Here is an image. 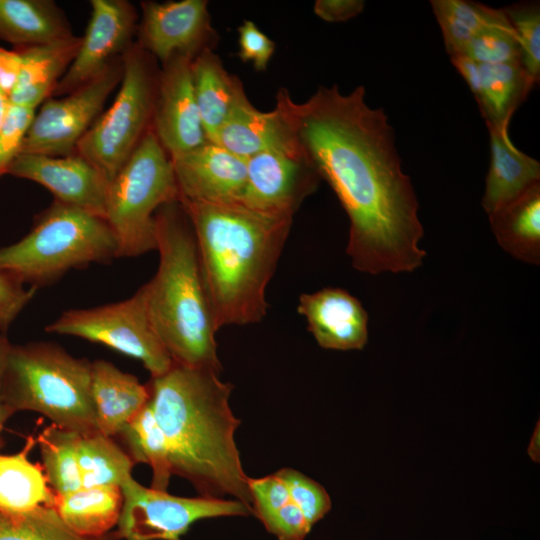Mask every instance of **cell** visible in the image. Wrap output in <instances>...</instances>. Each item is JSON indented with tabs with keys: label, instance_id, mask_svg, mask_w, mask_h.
I'll use <instances>...</instances> for the list:
<instances>
[{
	"label": "cell",
	"instance_id": "1",
	"mask_svg": "<svg viewBox=\"0 0 540 540\" xmlns=\"http://www.w3.org/2000/svg\"><path fill=\"white\" fill-rule=\"evenodd\" d=\"M365 94L363 86L348 94L337 85L321 86L299 103L280 89L276 107L349 218L346 253L352 266L371 275L413 272L426 256L419 244V203L402 169L393 127Z\"/></svg>",
	"mask_w": 540,
	"mask_h": 540
},
{
	"label": "cell",
	"instance_id": "2",
	"mask_svg": "<svg viewBox=\"0 0 540 540\" xmlns=\"http://www.w3.org/2000/svg\"><path fill=\"white\" fill-rule=\"evenodd\" d=\"M218 372L173 363L152 377L149 403L169 450L172 474L200 496H231L252 510V499L234 434L240 424L230 408L232 385Z\"/></svg>",
	"mask_w": 540,
	"mask_h": 540
},
{
	"label": "cell",
	"instance_id": "3",
	"mask_svg": "<svg viewBox=\"0 0 540 540\" xmlns=\"http://www.w3.org/2000/svg\"><path fill=\"white\" fill-rule=\"evenodd\" d=\"M196 240L217 330L260 322L266 288L293 218L259 213L240 204L179 199Z\"/></svg>",
	"mask_w": 540,
	"mask_h": 540
},
{
	"label": "cell",
	"instance_id": "4",
	"mask_svg": "<svg viewBox=\"0 0 540 540\" xmlns=\"http://www.w3.org/2000/svg\"><path fill=\"white\" fill-rule=\"evenodd\" d=\"M159 265L142 285L152 325L173 363L220 373L218 331L191 223L179 201L155 216Z\"/></svg>",
	"mask_w": 540,
	"mask_h": 540
},
{
	"label": "cell",
	"instance_id": "5",
	"mask_svg": "<svg viewBox=\"0 0 540 540\" xmlns=\"http://www.w3.org/2000/svg\"><path fill=\"white\" fill-rule=\"evenodd\" d=\"M10 416L34 411L79 434L97 430L91 397V362L48 341L10 345L1 377Z\"/></svg>",
	"mask_w": 540,
	"mask_h": 540
},
{
	"label": "cell",
	"instance_id": "6",
	"mask_svg": "<svg viewBox=\"0 0 540 540\" xmlns=\"http://www.w3.org/2000/svg\"><path fill=\"white\" fill-rule=\"evenodd\" d=\"M115 258L117 240L103 217L53 200L22 239L0 247V273L38 289Z\"/></svg>",
	"mask_w": 540,
	"mask_h": 540
},
{
	"label": "cell",
	"instance_id": "7",
	"mask_svg": "<svg viewBox=\"0 0 540 540\" xmlns=\"http://www.w3.org/2000/svg\"><path fill=\"white\" fill-rule=\"evenodd\" d=\"M178 200L171 159L151 126L108 185L105 220L117 240L118 258L156 250L154 216Z\"/></svg>",
	"mask_w": 540,
	"mask_h": 540
},
{
	"label": "cell",
	"instance_id": "8",
	"mask_svg": "<svg viewBox=\"0 0 540 540\" xmlns=\"http://www.w3.org/2000/svg\"><path fill=\"white\" fill-rule=\"evenodd\" d=\"M117 95L83 136L75 153L110 182L152 126L159 68L136 42L122 57Z\"/></svg>",
	"mask_w": 540,
	"mask_h": 540
},
{
	"label": "cell",
	"instance_id": "9",
	"mask_svg": "<svg viewBox=\"0 0 540 540\" xmlns=\"http://www.w3.org/2000/svg\"><path fill=\"white\" fill-rule=\"evenodd\" d=\"M45 331L105 345L141 361L151 377L166 373L173 365L150 320L142 286L122 301L68 309L47 324Z\"/></svg>",
	"mask_w": 540,
	"mask_h": 540
},
{
	"label": "cell",
	"instance_id": "10",
	"mask_svg": "<svg viewBox=\"0 0 540 540\" xmlns=\"http://www.w3.org/2000/svg\"><path fill=\"white\" fill-rule=\"evenodd\" d=\"M120 489L123 503L118 533L123 540H182L181 536L198 520L252 513L251 508L235 499L174 496L145 487L132 476Z\"/></svg>",
	"mask_w": 540,
	"mask_h": 540
},
{
	"label": "cell",
	"instance_id": "11",
	"mask_svg": "<svg viewBox=\"0 0 540 540\" xmlns=\"http://www.w3.org/2000/svg\"><path fill=\"white\" fill-rule=\"evenodd\" d=\"M122 74L120 59L71 93L47 99L35 113L20 153L74 154L80 140L103 112L108 96L120 84Z\"/></svg>",
	"mask_w": 540,
	"mask_h": 540
},
{
	"label": "cell",
	"instance_id": "12",
	"mask_svg": "<svg viewBox=\"0 0 540 540\" xmlns=\"http://www.w3.org/2000/svg\"><path fill=\"white\" fill-rule=\"evenodd\" d=\"M246 182L237 204L253 211L293 218L321 180L300 149H270L246 159Z\"/></svg>",
	"mask_w": 540,
	"mask_h": 540
},
{
	"label": "cell",
	"instance_id": "13",
	"mask_svg": "<svg viewBox=\"0 0 540 540\" xmlns=\"http://www.w3.org/2000/svg\"><path fill=\"white\" fill-rule=\"evenodd\" d=\"M138 21L135 6L127 0H91L78 53L52 97L71 93L122 59L135 43Z\"/></svg>",
	"mask_w": 540,
	"mask_h": 540
},
{
	"label": "cell",
	"instance_id": "14",
	"mask_svg": "<svg viewBox=\"0 0 540 540\" xmlns=\"http://www.w3.org/2000/svg\"><path fill=\"white\" fill-rule=\"evenodd\" d=\"M215 31L205 0L142 1L135 42L157 62L212 47Z\"/></svg>",
	"mask_w": 540,
	"mask_h": 540
},
{
	"label": "cell",
	"instance_id": "15",
	"mask_svg": "<svg viewBox=\"0 0 540 540\" xmlns=\"http://www.w3.org/2000/svg\"><path fill=\"white\" fill-rule=\"evenodd\" d=\"M193 58L176 55L159 70L152 128L170 159L208 141L193 89Z\"/></svg>",
	"mask_w": 540,
	"mask_h": 540
},
{
	"label": "cell",
	"instance_id": "16",
	"mask_svg": "<svg viewBox=\"0 0 540 540\" xmlns=\"http://www.w3.org/2000/svg\"><path fill=\"white\" fill-rule=\"evenodd\" d=\"M7 174L36 182L49 190L54 200L105 219L109 181L77 153L66 156L19 153Z\"/></svg>",
	"mask_w": 540,
	"mask_h": 540
},
{
	"label": "cell",
	"instance_id": "17",
	"mask_svg": "<svg viewBox=\"0 0 540 540\" xmlns=\"http://www.w3.org/2000/svg\"><path fill=\"white\" fill-rule=\"evenodd\" d=\"M171 162L179 199L218 204L239 202L247 175L245 159L207 141Z\"/></svg>",
	"mask_w": 540,
	"mask_h": 540
},
{
	"label": "cell",
	"instance_id": "18",
	"mask_svg": "<svg viewBox=\"0 0 540 540\" xmlns=\"http://www.w3.org/2000/svg\"><path fill=\"white\" fill-rule=\"evenodd\" d=\"M297 310L318 345L330 350H361L368 341V314L342 288L327 287L299 297Z\"/></svg>",
	"mask_w": 540,
	"mask_h": 540
},
{
	"label": "cell",
	"instance_id": "19",
	"mask_svg": "<svg viewBox=\"0 0 540 540\" xmlns=\"http://www.w3.org/2000/svg\"><path fill=\"white\" fill-rule=\"evenodd\" d=\"M450 59L473 93L486 125L509 126L537 84L520 62L479 63L464 56Z\"/></svg>",
	"mask_w": 540,
	"mask_h": 540
},
{
	"label": "cell",
	"instance_id": "20",
	"mask_svg": "<svg viewBox=\"0 0 540 540\" xmlns=\"http://www.w3.org/2000/svg\"><path fill=\"white\" fill-rule=\"evenodd\" d=\"M81 45V36L17 46L14 50L20 57V71L10 94L12 105L37 109L53 92L76 57Z\"/></svg>",
	"mask_w": 540,
	"mask_h": 540
},
{
	"label": "cell",
	"instance_id": "21",
	"mask_svg": "<svg viewBox=\"0 0 540 540\" xmlns=\"http://www.w3.org/2000/svg\"><path fill=\"white\" fill-rule=\"evenodd\" d=\"M212 142L245 160L265 150L299 149L279 109L260 111L247 97L233 108Z\"/></svg>",
	"mask_w": 540,
	"mask_h": 540
},
{
	"label": "cell",
	"instance_id": "22",
	"mask_svg": "<svg viewBox=\"0 0 540 540\" xmlns=\"http://www.w3.org/2000/svg\"><path fill=\"white\" fill-rule=\"evenodd\" d=\"M91 397L97 430L113 437L148 404L150 391L133 374L95 360L91 362Z\"/></svg>",
	"mask_w": 540,
	"mask_h": 540
},
{
	"label": "cell",
	"instance_id": "23",
	"mask_svg": "<svg viewBox=\"0 0 540 540\" xmlns=\"http://www.w3.org/2000/svg\"><path fill=\"white\" fill-rule=\"evenodd\" d=\"M486 126L490 139V165L481 205L489 215L540 182V163L513 144L509 126Z\"/></svg>",
	"mask_w": 540,
	"mask_h": 540
},
{
	"label": "cell",
	"instance_id": "24",
	"mask_svg": "<svg viewBox=\"0 0 540 540\" xmlns=\"http://www.w3.org/2000/svg\"><path fill=\"white\" fill-rule=\"evenodd\" d=\"M191 74L202 125L212 142L233 108L247 96L240 80L228 73L212 47L192 59Z\"/></svg>",
	"mask_w": 540,
	"mask_h": 540
},
{
	"label": "cell",
	"instance_id": "25",
	"mask_svg": "<svg viewBox=\"0 0 540 540\" xmlns=\"http://www.w3.org/2000/svg\"><path fill=\"white\" fill-rule=\"evenodd\" d=\"M499 246L518 261L540 264V182L488 215Z\"/></svg>",
	"mask_w": 540,
	"mask_h": 540
},
{
	"label": "cell",
	"instance_id": "26",
	"mask_svg": "<svg viewBox=\"0 0 540 540\" xmlns=\"http://www.w3.org/2000/svg\"><path fill=\"white\" fill-rule=\"evenodd\" d=\"M73 35L68 18L53 0H0V39L14 47Z\"/></svg>",
	"mask_w": 540,
	"mask_h": 540
},
{
	"label": "cell",
	"instance_id": "27",
	"mask_svg": "<svg viewBox=\"0 0 540 540\" xmlns=\"http://www.w3.org/2000/svg\"><path fill=\"white\" fill-rule=\"evenodd\" d=\"M35 443L30 436L18 453L0 455V512L22 514L40 506H54L56 494L42 466L28 457Z\"/></svg>",
	"mask_w": 540,
	"mask_h": 540
},
{
	"label": "cell",
	"instance_id": "28",
	"mask_svg": "<svg viewBox=\"0 0 540 540\" xmlns=\"http://www.w3.org/2000/svg\"><path fill=\"white\" fill-rule=\"evenodd\" d=\"M122 503L118 487H82L56 495L53 507L75 533L84 537H101L118 525Z\"/></svg>",
	"mask_w": 540,
	"mask_h": 540
},
{
	"label": "cell",
	"instance_id": "29",
	"mask_svg": "<svg viewBox=\"0 0 540 540\" xmlns=\"http://www.w3.org/2000/svg\"><path fill=\"white\" fill-rule=\"evenodd\" d=\"M77 461L84 488H120L135 464L112 437L99 431L79 434Z\"/></svg>",
	"mask_w": 540,
	"mask_h": 540
},
{
	"label": "cell",
	"instance_id": "30",
	"mask_svg": "<svg viewBox=\"0 0 540 540\" xmlns=\"http://www.w3.org/2000/svg\"><path fill=\"white\" fill-rule=\"evenodd\" d=\"M118 435L124 439L134 463L151 467V488L167 491L172 475L168 445L149 402Z\"/></svg>",
	"mask_w": 540,
	"mask_h": 540
},
{
	"label": "cell",
	"instance_id": "31",
	"mask_svg": "<svg viewBox=\"0 0 540 540\" xmlns=\"http://www.w3.org/2000/svg\"><path fill=\"white\" fill-rule=\"evenodd\" d=\"M79 433L50 424L37 436L42 468L56 495L82 488L77 461Z\"/></svg>",
	"mask_w": 540,
	"mask_h": 540
},
{
	"label": "cell",
	"instance_id": "32",
	"mask_svg": "<svg viewBox=\"0 0 540 540\" xmlns=\"http://www.w3.org/2000/svg\"><path fill=\"white\" fill-rule=\"evenodd\" d=\"M430 3L450 58L462 56L472 37L499 12V9L466 0H432Z\"/></svg>",
	"mask_w": 540,
	"mask_h": 540
},
{
	"label": "cell",
	"instance_id": "33",
	"mask_svg": "<svg viewBox=\"0 0 540 540\" xmlns=\"http://www.w3.org/2000/svg\"><path fill=\"white\" fill-rule=\"evenodd\" d=\"M119 533L84 537L72 531L51 506L22 514L0 512V540H118Z\"/></svg>",
	"mask_w": 540,
	"mask_h": 540
},
{
	"label": "cell",
	"instance_id": "34",
	"mask_svg": "<svg viewBox=\"0 0 540 540\" xmlns=\"http://www.w3.org/2000/svg\"><path fill=\"white\" fill-rule=\"evenodd\" d=\"M462 56L479 63L520 62L516 33L502 9L472 37Z\"/></svg>",
	"mask_w": 540,
	"mask_h": 540
},
{
	"label": "cell",
	"instance_id": "35",
	"mask_svg": "<svg viewBox=\"0 0 540 540\" xmlns=\"http://www.w3.org/2000/svg\"><path fill=\"white\" fill-rule=\"evenodd\" d=\"M520 46V63L528 75L540 79V5L526 1L502 8Z\"/></svg>",
	"mask_w": 540,
	"mask_h": 540
},
{
	"label": "cell",
	"instance_id": "36",
	"mask_svg": "<svg viewBox=\"0 0 540 540\" xmlns=\"http://www.w3.org/2000/svg\"><path fill=\"white\" fill-rule=\"evenodd\" d=\"M277 472L288 486L291 501L300 508L311 526L330 511V496L318 482L291 468Z\"/></svg>",
	"mask_w": 540,
	"mask_h": 540
},
{
	"label": "cell",
	"instance_id": "37",
	"mask_svg": "<svg viewBox=\"0 0 540 540\" xmlns=\"http://www.w3.org/2000/svg\"><path fill=\"white\" fill-rule=\"evenodd\" d=\"M36 109L10 104L0 127V177L21 152V147Z\"/></svg>",
	"mask_w": 540,
	"mask_h": 540
},
{
	"label": "cell",
	"instance_id": "38",
	"mask_svg": "<svg viewBox=\"0 0 540 540\" xmlns=\"http://www.w3.org/2000/svg\"><path fill=\"white\" fill-rule=\"evenodd\" d=\"M252 499V513L263 522L287 504L291 498L288 486L280 474L248 479Z\"/></svg>",
	"mask_w": 540,
	"mask_h": 540
},
{
	"label": "cell",
	"instance_id": "39",
	"mask_svg": "<svg viewBox=\"0 0 540 540\" xmlns=\"http://www.w3.org/2000/svg\"><path fill=\"white\" fill-rule=\"evenodd\" d=\"M238 43L239 58L258 71L267 68L276 48L275 42L251 20H244L238 27Z\"/></svg>",
	"mask_w": 540,
	"mask_h": 540
},
{
	"label": "cell",
	"instance_id": "40",
	"mask_svg": "<svg viewBox=\"0 0 540 540\" xmlns=\"http://www.w3.org/2000/svg\"><path fill=\"white\" fill-rule=\"evenodd\" d=\"M25 284L10 275L0 273V331L7 329L34 298L37 289L25 287Z\"/></svg>",
	"mask_w": 540,
	"mask_h": 540
},
{
	"label": "cell",
	"instance_id": "41",
	"mask_svg": "<svg viewBox=\"0 0 540 540\" xmlns=\"http://www.w3.org/2000/svg\"><path fill=\"white\" fill-rule=\"evenodd\" d=\"M262 523L279 540H304L312 528L303 512L291 500Z\"/></svg>",
	"mask_w": 540,
	"mask_h": 540
},
{
	"label": "cell",
	"instance_id": "42",
	"mask_svg": "<svg viewBox=\"0 0 540 540\" xmlns=\"http://www.w3.org/2000/svg\"><path fill=\"white\" fill-rule=\"evenodd\" d=\"M364 6L362 0H317L314 13L326 22H344L360 14Z\"/></svg>",
	"mask_w": 540,
	"mask_h": 540
},
{
	"label": "cell",
	"instance_id": "43",
	"mask_svg": "<svg viewBox=\"0 0 540 540\" xmlns=\"http://www.w3.org/2000/svg\"><path fill=\"white\" fill-rule=\"evenodd\" d=\"M20 71V57L13 50L0 47V89L10 97Z\"/></svg>",
	"mask_w": 540,
	"mask_h": 540
},
{
	"label": "cell",
	"instance_id": "44",
	"mask_svg": "<svg viewBox=\"0 0 540 540\" xmlns=\"http://www.w3.org/2000/svg\"><path fill=\"white\" fill-rule=\"evenodd\" d=\"M11 345L6 333H0V448L4 444L2 431L6 421L11 417L5 408L1 397V377L5 365L6 355Z\"/></svg>",
	"mask_w": 540,
	"mask_h": 540
},
{
	"label": "cell",
	"instance_id": "45",
	"mask_svg": "<svg viewBox=\"0 0 540 540\" xmlns=\"http://www.w3.org/2000/svg\"><path fill=\"white\" fill-rule=\"evenodd\" d=\"M527 454L531 461L540 463V421L537 420L529 444L527 446Z\"/></svg>",
	"mask_w": 540,
	"mask_h": 540
},
{
	"label": "cell",
	"instance_id": "46",
	"mask_svg": "<svg viewBox=\"0 0 540 540\" xmlns=\"http://www.w3.org/2000/svg\"><path fill=\"white\" fill-rule=\"evenodd\" d=\"M10 106L9 96L0 89V127Z\"/></svg>",
	"mask_w": 540,
	"mask_h": 540
}]
</instances>
